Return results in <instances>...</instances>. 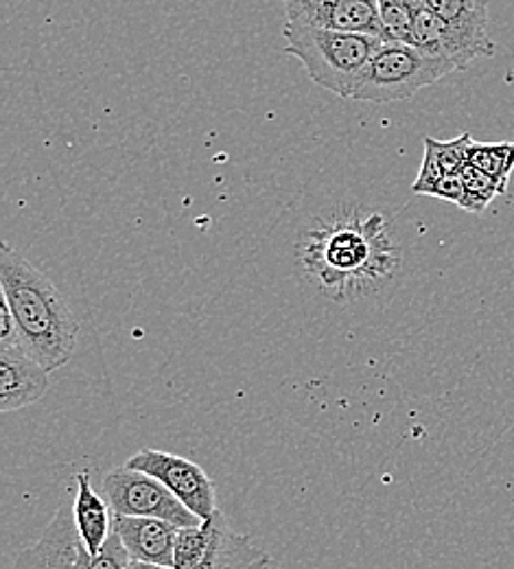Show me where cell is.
I'll return each instance as SVG.
<instances>
[{"instance_id": "obj_1", "label": "cell", "mask_w": 514, "mask_h": 569, "mask_svg": "<svg viewBox=\"0 0 514 569\" xmlns=\"http://www.w3.org/2000/svg\"><path fill=\"white\" fill-rule=\"evenodd\" d=\"M0 293L13 313L20 347L49 372L67 366L79 320L53 281L9 243H0Z\"/></svg>"}, {"instance_id": "obj_2", "label": "cell", "mask_w": 514, "mask_h": 569, "mask_svg": "<svg viewBox=\"0 0 514 569\" xmlns=\"http://www.w3.org/2000/svg\"><path fill=\"white\" fill-rule=\"evenodd\" d=\"M399 257L385 234V219H340L313 230L302 250V266L331 298H353L367 284L392 274Z\"/></svg>"}, {"instance_id": "obj_3", "label": "cell", "mask_w": 514, "mask_h": 569, "mask_svg": "<svg viewBox=\"0 0 514 569\" xmlns=\"http://www.w3.org/2000/svg\"><path fill=\"white\" fill-rule=\"evenodd\" d=\"M285 56H294L313 83L337 97H353L362 74L385 40L285 22Z\"/></svg>"}, {"instance_id": "obj_4", "label": "cell", "mask_w": 514, "mask_h": 569, "mask_svg": "<svg viewBox=\"0 0 514 569\" xmlns=\"http://www.w3.org/2000/svg\"><path fill=\"white\" fill-rule=\"evenodd\" d=\"M451 72H455L451 64L432 58L414 44L383 42L351 99L379 106L405 101Z\"/></svg>"}, {"instance_id": "obj_5", "label": "cell", "mask_w": 514, "mask_h": 569, "mask_svg": "<svg viewBox=\"0 0 514 569\" xmlns=\"http://www.w3.org/2000/svg\"><path fill=\"white\" fill-rule=\"evenodd\" d=\"M103 498L119 517H151L169 521L178 528L204 523L162 482L143 471L117 467L103 476Z\"/></svg>"}, {"instance_id": "obj_6", "label": "cell", "mask_w": 514, "mask_h": 569, "mask_svg": "<svg viewBox=\"0 0 514 569\" xmlns=\"http://www.w3.org/2000/svg\"><path fill=\"white\" fill-rule=\"evenodd\" d=\"M125 467H130L134 471H143L151 478H155L158 482H162L202 521H211L215 517V512L220 510L213 480L193 460L145 447L139 453H134L125 462Z\"/></svg>"}, {"instance_id": "obj_7", "label": "cell", "mask_w": 514, "mask_h": 569, "mask_svg": "<svg viewBox=\"0 0 514 569\" xmlns=\"http://www.w3.org/2000/svg\"><path fill=\"white\" fill-rule=\"evenodd\" d=\"M288 24L383 38L376 0H318L285 7Z\"/></svg>"}, {"instance_id": "obj_8", "label": "cell", "mask_w": 514, "mask_h": 569, "mask_svg": "<svg viewBox=\"0 0 514 569\" xmlns=\"http://www.w3.org/2000/svg\"><path fill=\"white\" fill-rule=\"evenodd\" d=\"M49 375L22 347H0V410L16 412L38 403L49 390Z\"/></svg>"}, {"instance_id": "obj_9", "label": "cell", "mask_w": 514, "mask_h": 569, "mask_svg": "<svg viewBox=\"0 0 514 569\" xmlns=\"http://www.w3.org/2000/svg\"><path fill=\"white\" fill-rule=\"evenodd\" d=\"M81 548L74 528L73 506L58 508L40 539L16 557V569H74V559Z\"/></svg>"}, {"instance_id": "obj_10", "label": "cell", "mask_w": 514, "mask_h": 569, "mask_svg": "<svg viewBox=\"0 0 514 569\" xmlns=\"http://www.w3.org/2000/svg\"><path fill=\"white\" fill-rule=\"evenodd\" d=\"M178 530V526L162 519L114 515V532L119 535L132 561L173 568Z\"/></svg>"}, {"instance_id": "obj_11", "label": "cell", "mask_w": 514, "mask_h": 569, "mask_svg": "<svg viewBox=\"0 0 514 569\" xmlns=\"http://www.w3.org/2000/svg\"><path fill=\"white\" fill-rule=\"evenodd\" d=\"M412 44L421 51L439 58L442 62L451 64L455 71H466L480 53L442 18L425 4L419 7L414 29H412Z\"/></svg>"}, {"instance_id": "obj_12", "label": "cell", "mask_w": 514, "mask_h": 569, "mask_svg": "<svg viewBox=\"0 0 514 569\" xmlns=\"http://www.w3.org/2000/svg\"><path fill=\"white\" fill-rule=\"evenodd\" d=\"M74 482H77V496L73 501L74 528L88 555L94 557L105 548L114 530V519H112L114 512L108 499L92 489L88 471H79Z\"/></svg>"}, {"instance_id": "obj_13", "label": "cell", "mask_w": 514, "mask_h": 569, "mask_svg": "<svg viewBox=\"0 0 514 569\" xmlns=\"http://www.w3.org/2000/svg\"><path fill=\"white\" fill-rule=\"evenodd\" d=\"M451 29H455L480 58L495 56V42L488 36V0H423Z\"/></svg>"}, {"instance_id": "obj_14", "label": "cell", "mask_w": 514, "mask_h": 569, "mask_svg": "<svg viewBox=\"0 0 514 569\" xmlns=\"http://www.w3.org/2000/svg\"><path fill=\"white\" fill-rule=\"evenodd\" d=\"M213 543L198 569H270L272 557L256 548L245 535H239L228 528L223 512L218 510L213 517Z\"/></svg>"}, {"instance_id": "obj_15", "label": "cell", "mask_w": 514, "mask_h": 569, "mask_svg": "<svg viewBox=\"0 0 514 569\" xmlns=\"http://www.w3.org/2000/svg\"><path fill=\"white\" fill-rule=\"evenodd\" d=\"M473 139L468 132L460 134L453 141H436L432 137L425 139V158L419 171V178L414 180L412 191L423 193L430 184L439 182L446 176H460L464 164L468 162V149Z\"/></svg>"}, {"instance_id": "obj_16", "label": "cell", "mask_w": 514, "mask_h": 569, "mask_svg": "<svg viewBox=\"0 0 514 569\" xmlns=\"http://www.w3.org/2000/svg\"><path fill=\"white\" fill-rule=\"evenodd\" d=\"M468 162L491 176L502 193L508 191L514 171V142H475L468 149Z\"/></svg>"}, {"instance_id": "obj_17", "label": "cell", "mask_w": 514, "mask_h": 569, "mask_svg": "<svg viewBox=\"0 0 514 569\" xmlns=\"http://www.w3.org/2000/svg\"><path fill=\"white\" fill-rule=\"evenodd\" d=\"M213 519L200 526L180 528L173 550V569H198L206 559L213 543Z\"/></svg>"}, {"instance_id": "obj_18", "label": "cell", "mask_w": 514, "mask_h": 569, "mask_svg": "<svg viewBox=\"0 0 514 569\" xmlns=\"http://www.w3.org/2000/svg\"><path fill=\"white\" fill-rule=\"evenodd\" d=\"M376 4L385 42L412 44V29L423 0H376Z\"/></svg>"}, {"instance_id": "obj_19", "label": "cell", "mask_w": 514, "mask_h": 569, "mask_svg": "<svg viewBox=\"0 0 514 569\" xmlns=\"http://www.w3.org/2000/svg\"><path fill=\"white\" fill-rule=\"evenodd\" d=\"M460 176H462V182H464V204H462V209L468 211V213H482V211L488 209V204L497 196H504L500 184L471 162L464 164Z\"/></svg>"}, {"instance_id": "obj_20", "label": "cell", "mask_w": 514, "mask_h": 569, "mask_svg": "<svg viewBox=\"0 0 514 569\" xmlns=\"http://www.w3.org/2000/svg\"><path fill=\"white\" fill-rule=\"evenodd\" d=\"M130 561L132 559H130L125 546L121 543L119 535L112 530L105 548L94 557L88 555V550L81 543L77 559H74V569H128Z\"/></svg>"}, {"instance_id": "obj_21", "label": "cell", "mask_w": 514, "mask_h": 569, "mask_svg": "<svg viewBox=\"0 0 514 569\" xmlns=\"http://www.w3.org/2000/svg\"><path fill=\"white\" fill-rule=\"evenodd\" d=\"M421 196L439 198V200L451 202V204L462 209V204H464V182H462V176H446V178H442L439 182L430 184Z\"/></svg>"}, {"instance_id": "obj_22", "label": "cell", "mask_w": 514, "mask_h": 569, "mask_svg": "<svg viewBox=\"0 0 514 569\" xmlns=\"http://www.w3.org/2000/svg\"><path fill=\"white\" fill-rule=\"evenodd\" d=\"M128 569H173L167 566H153V563H143V561H130Z\"/></svg>"}, {"instance_id": "obj_23", "label": "cell", "mask_w": 514, "mask_h": 569, "mask_svg": "<svg viewBox=\"0 0 514 569\" xmlns=\"http://www.w3.org/2000/svg\"><path fill=\"white\" fill-rule=\"evenodd\" d=\"M300 2H318V0H283V4H300Z\"/></svg>"}]
</instances>
